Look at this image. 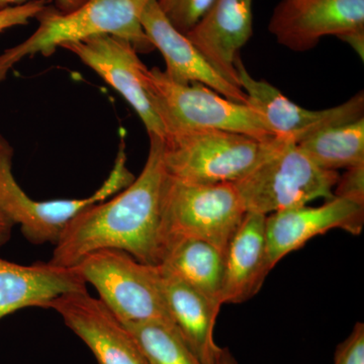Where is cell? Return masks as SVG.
<instances>
[{"label": "cell", "instance_id": "6da1fadb", "mask_svg": "<svg viewBox=\"0 0 364 364\" xmlns=\"http://www.w3.org/2000/svg\"><path fill=\"white\" fill-rule=\"evenodd\" d=\"M150 146L140 176L119 193L76 215L56 245L50 263L74 267L102 249H117L140 262L158 265L164 255V198L169 174L163 139L149 135Z\"/></svg>", "mask_w": 364, "mask_h": 364}, {"label": "cell", "instance_id": "7a4b0ae2", "mask_svg": "<svg viewBox=\"0 0 364 364\" xmlns=\"http://www.w3.org/2000/svg\"><path fill=\"white\" fill-rule=\"evenodd\" d=\"M152 0H86L71 13L48 6L37 16L36 32L16 47L0 54V81L21 60L42 54L51 56L57 48L97 36L128 41L138 53L154 50L141 25V16Z\"/></svg>", "mask_w": 364, "mask_h": 364}, {"label": "cell", "instance_id": "3957f363", "mask_svg": "<svg viewBox=\"0 0 364 364\" xmlns=\"http://www.w3.org/2000/svg\"><path fill=\"white\" fill-rule=\"evenodd\" d=\"M146 85L165 136L179 132L218 130L259 141L275 138L250 105L223 97L202 83H181L159 68L148 69Z\"/></svg>", "mask_w": 364, "mask_h": 364}, {"label": "cell", "instance_id": "277c9868", "mask_svg": "<svg viewBox=\"0 0 364 364\" xmlns=\"http://www.w3.org/2000/svg\"><path fill=\"white\" fill-rule=\"evenodd\" d=\"M282 142L279 138L259 141L226 131H186L163 139V155L167 172L177 181L235 183L269 157Z\"/></svg>", "mask_w": 364, "mask_h": 364}, {"label": "cell", "instance_id": "5b68a950", "mask_svg": "<svg viewBox=\"0 0 364 364\" xmlns=\"http://www.w3.org/2000/svg\"><path fill=\"white\" fill-rule=\"evenodd\" d=\"M13 158V147L0 135V210L14 226L20 225L26 240L36 245H56L67 225L81 210L116 195L135 179L127 167L124 143L122 142L111 173L92 195L73 200H36L16 181Z\"/></svg>", "mask_w": 364, "mask_h": 364}, {"label": "cell", "instance_id": "8992f818", "mask_svg": "<svg viewBox=\"0 0 364 364\" xmlns=\"http://www.w3.org/2000/svg\"><path fill=\"white\" fill-rule=\"evenodd\" d=\"M339 177L337 171L317 166L298 144L282 140L269 157L233 184L247 212L268 215L318 198L332 200Z\"/></svg>", "mask_w": 364, "mask_h": 364}, {"label": "cell", "instance_id": "52a82bcc", "mask_svg": "<svg viewBox=\"0 0 364 364\" xmlns=\"http://www.w3.org/2000/svg\"><path fill=\"white\" fill-rule=\"evenodd\" d=\"M73 267L122 323L155 321L176 328L156 265L145 264L117 249H102L87 254Z\"/></svg>", "mask_w": 364, "mask_h": 364}, {"label": "cell", "instance_id": "ba28073f", "mask_svg": "<svg viewBox=\"0 0 364 364\" xmlns=\"http://www.w3.org/2000/svg\"><path fill=\"white\" fill-rule=\"evenodd\" d=\"M246 214L233 183H188L169 176L163 215L165 243L198 239L225 253Z\"/></svg>", "mask_w": 364, "mask_h": 364}, {"label": "cell", "instance_id": "9c48e42d", "mask_svg": "<svg viewBox=\"0 0 364 364\" xmlns=\"http://www.w3.org/2000/svg\"><path fill=\"white\" fill-rule=\"evenodd\" d=\"M235 66L247 105L259 114L275 138L299 144L330 127L363 117V91L337 107L311 111L294 104L267 81L252 77L240 57Z\"/></svg>", "mask_w": 364, "mask_h": 364}, {"label": "cell", "instance_id": "30bf717a", "mask_svg": "<svg viewBox=\"0 0 364 364\" xmlns=\"http://www.w3.org/2000/svg\"><path fill=\"white\" fill-rule=\"evenodd\" d=\"M78 57L109 83L135 109L149 135L164 139L161 121L151 102L146 74L148 68L128 41L104 35L61 46Z\"/></svg>", "mask_w": 364, "mask_h": 364}, {"label": "cell", "instance_id": "8fae6325", "mask_svg": "<svg viewBox=\"0 0 364 364\" xmlns=\"http://www.w3.org/2000/svg\"><path fill=\"white\" fill-rule=\"evenodd\" d=\"M268 30L287 49L308 51L326 36L364 32V0H282Z\"/></svg>", "mask_w": 364, "mask_h": 364}, {"label": "cell", "instance_id": "7c38bea8", "mask_svg": "<svg viewBox=\"0 0 364 364\" xmlns=\"http://www.w3.org/2000/svg\"><path fill=\"white\" fill-rule=\"evenodd\" d=\"M69 329L82 340L98 364H149L123 323L87 289L49 301Z\"/></svg>", "mask_w": 364, "mask_h": 364}, {"label": "cell", "instance_id": "4fadbf2b", "mask_svg": "<svg viewBox=\"0 0 364 364\" xmlns=\"http://www.w3.org/2000/svg\"><path fill=\"white\" fill-rule=\"evenodd\" d=\"M364 205L334 196L320 207L289 208L267 215V260L272 269L287 254L298 250L314 237L333 229L352 235L363 231Z\"/></svg>", "mask_w": 364, "mask_h": 364}, {"label": "cell", "instance_id": "5bb4252c", "mask_svg": "<svg viewBox=\"0 0 364 364\" xmlns=\"http://www.w3.org/2000/svg\"><path fill=\"white\" fill-rule=\"evenodd\" d=\"M141 25L154 49L161 53L166 63L164 72L169 78L181 83H202L233 102L247 104L243 90L223 77L186 35L171 25L157 0L146 7Z\"/></svg>", "mask_w": 364, "mask_h": 364}, {"label": "cell", "instance_id": "9a60e30c", "mask_svg": "<svg viewBox=\"0 0 364 364\" xmlns=\"http://www.w3.org/2000/svg\"><path fill=\"white\" fill-rule=\"evenodd\" d=\"M253 0H214L186 37L215 70L239 86L235 62L253 33Z\"/></svg>", "mask_w": 364, "mask_h": 364}, {"label": "cell", "instance_id": "2e32d148", "mask_svg": "<svg viewBox=\"0 0 364 364\" xmlns=\"http://www.w3.org/2000/svg\"><path fill=\"white\" fill-rule=\"evenodd\" d=\"M86 284L73 267L21 265L0 258V318L30 306L46 309L57 296L85 291Z\"/></svg>", "mask_w": 364, "mask_h": 364}, {"label": "cell", "instance_id": "e0dca14e", "mask_svg": "<svg viewBox=\"0 0 364 364\" xmlns=\"http://www.w3.org/2000/svg\"><path fill=\"white\" fill-rule=\"evenodd\" d=\"M267 215L247 212L225 252L222 304H240L259 291L270 267Z\"/></svg>", "mask_w": 364, "mask_h": 364}, {"label": "cell", "instance_id": "ac0fdd59", "mask_svg": "<svg viewBox=\"0 0 364 364\" xmlns=\"http://www.w3.org/2000/svg\"><path fill=\"white\" fill-rule=\"evenodd\" d=\"M159 274L163 296L174 325L189 348L203 364L207 363L218 346L214 330L223 304L176 277L160 272Z\"/></svg>", "mask_w": 364, "mask_h": 364}, {"label": "cell", "instance_id": "d6986e66", "mask_svg": "<svg viewBox=\"0 0 364 364\" xmlns=\"http://www.w3.org/2000/svg\"><path fill=\"white\" fill-rule=\"evenodd\" d=\"M224 261L225 253L212 244L181 238L167 244L156 267L163 274L176 277L221 301Z\"/></svg>", "mask_w": 364, "mask_h": 364}, {"label": "cell", "instance_id": "ffe728a7", "mask_svg": "<svg viewBox=\"0 0 364 364\" xmlns=\"http://www.w3.org/2000/svg\"><path fill=\"white\" fill-rule=\"evenodd\" d=\"M298 145L324 170L337 171L364 164V117L320 131Z\"/></svg>", "mask_w": 364, "mask_h": 364}, {"label": "cell", "instance_id": "44dd1931", "mask_svg": "<svg viewBox=\"0 0 364 364\" xmlns=\"http://www.w3.org/2000/svg\"><path fill=\"white\" fill-rule=\"evenodd\" d=\"M149 364H203L173 326L155 321L123 323Z\"/></svg>", "mask_w": 364, "mask_h": 364}, {"label": "cell", "instance_id": "7402d4cb", "mask_svg": "<svg viewBox=\"0 0 364 364\" xmlns=\"http://www.w3.org/2000/svg\"><path fill=\"white\" fill-rule=\"evenodd\" d=\"M214 0H157L167 20L186 35L207 13Z\"/></svg>", "mask_w": 364, "mask_h": 364}, {"label": "cell", "instance_id": "603a6c76", "mask_svg": "<svg viewBox=\"0 0 364 364\" xmlns=\"http://www.w3.org/2000/svg\"><path fill=\"white\" fill-rule=\"evenodd\" d=\"M50 0H28L25 4L0 11V33L16 26H23L44 11Z\"/></svg>", "mask_w": 364, "mask_h": 364}, {"label": "cell", "instance_id": "cb8c5ba5", "mask_svg": "<svg viewBox=\"0 0 364 364\" xmlns=\"http://www.w3.org/2000/svg\"><path fill=\"white\" fill-rule=\"evenodd\" d=\"M334 364H364L363 323H356L349 336L337 346Z\"/></svg>", "mask_w": 364, "mask_h": 364}, {"label": "cell", "instance_id": "d4e9b609", "mask_svg": "<svg viewBox=\"0 0 364 364\" xmlns=\"http://www.w3.org/2000/svg\"><path fill=\"white\" fill-rule=\"evenodd\" d=\"M335 188L334 196L364 205V164L347 168Z\"/></svg>", "mask_w": 364, "mask_h": 364}, {"label": "cell", "instance_id": "484cf974", "mask_svg": "<svg viewBox=\"0 0 364 364\" xmlns=\"http://www.w3.org/2000/svg\"><path fill=\"white\" fill-rule=\"evenodd\" d=\"M28 0H0V11L18 4H25ZM86 0H56V7L61 13L67 14L75 11L79 6H82Z\"/></svg>", "mask_w": 364, "mask_h": 364}, {"label": "cell", "instance_id": "4316f807", "mask_svg": "<svg viewBox=\"0 0 364 364\" xmlns=\"http://www.w3.org/2000/svg\"><path fill=\"white\" fill-rule=\"evenodd\" d=\"M205 364H238V363L229 349L218 345Z\"/></svg>", "mask_w": 364, "mask_h": 364}, {"label": "cell", "instance_id": "83f0119b", "mask_svg": "<svg viewBox=\"0 0 364 364\" xmlns=\"http://www.w3.org/2000/svg\"><path fill=\"white\" fill-rule=\"evenodd\" d=\"M342 41L351 46L355 52L358 53L361 59L364 58V32L354 33L351 35L345 36Z\"/></svg>", "mask_w": 364, "mask_h": 364}, {"label": "cell", "instance_id": "f1b7e54d", "mask_svg": "<svg viewBox=\"0 0 364 364\" xmlns=\"http://www.w3.org/2000/svg\"><path fill=\"white\" fill-rule=\"evenodd\" d=\"M14 227V223L7 219L6 215L0 210V245L9 240Z\"/></svg>", "mask_w": 364, "mask_h": 364}]
</instances>
